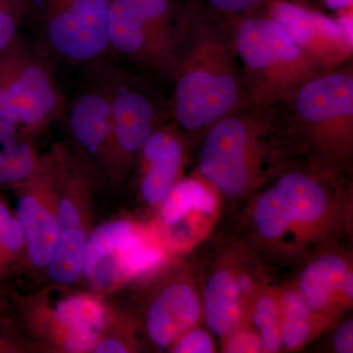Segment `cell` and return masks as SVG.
Masks as SVG:
<instances>
[{
    "mask_svg": "<svg viewBox=\"0 0 353 353\" xmlns=\"http://www.w3.org/2000/svg\"><path fill=\"white\" fill-rule=\"evenodd\" d=\"M14 215L9 210L8 206L6 205V202L0 199V239L2 234L6 231L11 220L13 219Z\"/></svg>",
    "mask_w": 353,
    "mask_h": 353,
    "instance_id": "obj_30",
    "label": "cell"
},
{
    "mask_svg": "<svg viewBox=\"0 0 353 353\" xmlns=\"http://www.w3.org/2000/svg\"><path fill=\"white\" fill-rule=\"evenodd\" d=\"M248 209L250 236L257 248L275 259H296L310 252L303 234L269 183L252 196Z\"/></svg>",
    "mask_w": 353,
    "mask_h": 353,
    "instance_id": "obj_16",
    "label": "cell"
},
{
    "mask_svg": "<svg viewBox=\"0 0 353 353\" xmlns=\"http://www.w3.org/2000/svg\"><path fill=\"white\" fill-rule=\"evenodd\" d=\"M284 106L288 113L283 124L294 154L345 173L353 155L352 67L323 70Z\"/></svg>",
    "mask_w": 353,
    "mask_h": 353,
    "instance_id": "obj_3",
    "label": "cell"
},
{
    "mask_svg": "<svg viewBox=\"0 0 353 353\" xmlns=\"http://www.w3.org/2000/svg\"><path fill=\"white\" fill-rule=\"evenodd\" d=\"M34 137L0 120V185H19L31 178L39 157Z\"/></svg>",
    "mask_w": 353,
    "mask_h": 353,
    "instance_id": "obj_20",
    "label": "cell"
},
{
    "mask_svg": "<svg viewBox=\"0 0 353 353\" xmlns=\"http://www.w3.org/2000/svg\"><path fill=\"white\" fill-rule=\"evenodd\" d=\"M27 8L28 0H0V55L19 36Z\"/></svg>",
    "mask_w": 353,
    "mask_h": 353,
    "instance_id": "obj_24",
    "label": "cell"
},
{
    "mask_svg": "<svg viewBox=\"0 0 353 353\" xmlns=\"http://www.w3.org/2000/svg\"><path fill=\"white\" fill-rule=\"evenodd\" d=\"M250 104L284 106L306 81L323 71L268 15L229 20Z\"/></svg>",
    "mask_w": 353,
    "mask_h": 353,
    "instance_id": "obj_4",
    "label": "cell"
},
{
    "mask_svg": "<svg viewBox=\"0 0 353 353\" xmlns=\"http://www.w3.org/2000/svg\"><path fill=\"white\" fill-rule=\"evenodd\" d=\"M219 204L218 192L201 176L180 179L158 206L167 240L179 248L201 240L216 220Z\"/></svg>",
    "mask_w": 353,
    "mask_h": 353,
    "instance_id": "obj_13",
    "label": "cell"
},
{
    "mask_svg": "<svg viewBox=\"0 0 353 353\" xmlns=\"http://www.w3.org/2000/svg\"><path fill=\"white\" fill-rule=\"evenodd\" d=\"M333 350L336 353L353 352V320L347 319L341 323L334 331Z\"/></svg>",
    "mask_w": 353,
    "mask_h": 353,
    "instance_id": "obj_28",
    "label": "cell"
},
{
    "mask_svg": "<svg viewBox=\"0 0 353 353\" xmlns=\"http://www.w3.org/2000/svg\"><path fill=\"white\" fill-rule=\"evenodd\" d=\"M345 173L292 160L270 183L311 248H327L352 232Z\"/></svg>",
    "mask_w": 353,
    "mask_h": 353,
    "instance_id": "obj_7",
    "label": "cell"
},
{
    "mask_svg": "<svg viewBox=\"0 0 353 353\" xmlns=\"http://www.w3.org/2000/svg\"><path fill=\"white\" fill-rule=\"evenodd\" d=\"M175 353H213L217 352L212 334L199 325L181 334L170 347Z\"/></svg>",
    "mask_w": 353,
    "mask_h": 353,
    "instance_id": "obj_26",
    "label": "cell"
},
{
    "mask_svg": "<svg viewBox=\"0 0 353 353\" xmlns=\"http://www.w3.org/2000/svg\"><path fill=\"white\" fill-rule=\"evenodd\" d=\"M252 322L253 329L259 334L265 353L282 350L280 331V299L279 288H260L253 296L246 323Z\"/></svg>",
    "mask_w": 353,
    "mask_h": 353,
    "instance_id": "obj_22",
    "label": "cell"
},
{
    "mask_svg": "<svg viewBox=\"0 0 353 353\" xmlns=\"http://www.w3.org/2000/svg\"><path fill=\"white\" fill-rule=\"evenodd\" d=\"M282 26L320 68L334 69L352 57V17L333 20L290 2H274L267 14Z\"/></svg>",
    "mask_w": 353,
    "mask_h": 353,
    "instance_id": "obj_11",
    "label": "cell"
},
{
    "mask_svg": "<svg viewBox=\"0 0 353 353\" xmlns=\"http://www.w3.org/2000/svg\"><path fill=\"white\" fill-rule=\"evenodd\" d=\"M279 299L282 350H301L325 330L294 285L279 289Z\"/></svg>",
    "mask_w": 353,
    "mask_h": 353,
    "instance_id": "obj_21",
    "label": "cell"
},
{
    "mask_svg": "<svg viewBox=\"0 0 353 353\" xmlns=\"http://www.w3.org/2000/svg\"><path fill=\"white\" fill-rule=\"evenodd\" d=\"M204 10L222 18L231 20L255 13L257 9L272 0H202Z\"/></svg>",
    "mask_w": 353,
    "mask_h": 353,
    "instance_id": "obj_25",
    "label": "cell"
},
{
    "mask_svg": "<svg viewBox=\"0 0 353 353\" xmlns=\"http://www.w3.org/2000/svg\"><path fill=\"white\" fill-rule=\"evenodd\" d=\"M55 63L18 36L0 55V120L29 136L61 120L65 99Z\"/></svg>",
    "mask_w": 353,
    "mask_h": 353,
    "instance_id": "obj_8",
    "label": "cell"
},
{
    "mask_svg": "<svg viewBox=\"0 0 353 353\" xmlns=\"http://www.w3.org/2000/svg\"><path fill=\"white\" fill-rule=\"evenodd\" d=\"M83 69L94 77L108 97L119 178L138 159L152 132L165 124L169 105L145 78L111 59Z\"/></svg>",
    "mask_w": 353,
    "mask_h": 353,
    "instance_id": "obj_9",
    "label": "cell"
},
{
    "mask_svg": "<svg viewBox=\"0 0 353 353\" xmlns=\"http://www.w3.org/2000/svg\"><path fill=\"white\" fill-rule=\"evenodd\" d=\"M169 104L171 122L185 136L202 134L225 116L252 105L229 20L192 6Z\"/></svg>",
    "mask_w": 353,
    "mask_h": 353,
    "instance_id": "obj_1",
    "label": "cell"
},
{
    "mask_svg": "<svg viewBox=\"0 0 353 353\" xmlns=\"http://www.w3.org/2000/svg\"><path fill=\"white\" fill-rule=\"evenodd\" d=\"M112 0H28L34 48L51 61L85 67L111 59Z\"/></svg>",
    "mask_w": 353,
    "mask_h": 353,
    "instance_id": "obj_6",
    "label": "cell"
},
{
    "mask_svg": "<svg viewBox=\"0 0 353 353\" xmlns=\"http://www.w3.org/2000/svg\"><path fill=\"white\" fill-rule=\"evenodd\" d=\"M202 320L201 289L189 276L174 279L158 290L148 304L146 334L157 347L170 348L181 334Z\"/></svg>",
    "mask_w": 353,
    "mask_h": 353,
    "instance_id": "obj_14",
    "label": "cell"
},
{
    "mask_svg": "<svg viewBox=\"0 0 353 353\" xmlns=\"http://www.w3.org/2000/svg\"><path fill=\"white\" fill-rule=\"evenodd\" d=\"M53 324L67 352H92L108 321L103 303L90 294H73L58 301L52 309Z\"/></svg>",
    "mask_w": 353,
    "mask_h": 353,
    "instance_id": "obj_18",
    "label": "cell"
},
{
    "mask_svg": "<svg viewBox=\"0 0 353 353\" xmlns=\"http://www.w3.org/2000/svg\"><path fill=\"white\" fill-rule=\"evenodd\" d=\"M85 82L67 102L61 120L85 170L118 178L108 97L94 77L85 69Z\"/></svg>",
    "mask_w": 353,
    "mask_h": 353,
    "instance_id": "obj_10",
    "label": "cell"
},
{
    "mask_svg": "<svg viewBox=\"0 0 353 353\" xmlns=\"http://www.w3.org/2000/svg\"><path fill=\"white\" fill-rule=\"evenodd\" d=\"M278 108L245 106L202 134L197 172L230 201L254 196L294 160Z\"/></svg>",
    "mask_w": 353,
    "mask_h": 353,
    "instance_id": "obj_2",
    "label": "cell"
},
{
    "mask_svg": "<svg viewBox=\"0 0 353 353\" xmlns=\"http://www.w3.org/2000/svg\"><path fill=\"white\" fill-rule=\"evenodd\" d=\"M185 134L165 123L152 132L139 152V192L148 205L159 206L183 173Z\"/></svg>",
    "mask_w": 353,
    "mask_h": 353,
    "instance_id": "obj_15",
    "label": "cell"
},
{
    "mask_svg": "<svg viewBox=\"0 0 353 353\" xmlns=\"http://www.w3.org/2000/svg\"><path fill=\"white\" fill-rule=\"evenodd\" d=\"M126 341L118 336H101L92 350L95 353H127L130 352Z\"/></svg>",
    "mask_w": 353,
    "mask_h": 353,
    "instance_id": "obj_29",
    "label": "cell"
},
{
    "mask_svg": "<svg viewBox=\"0 0 353 353\" xmlns=\"http://www.w3.org/2000/svg\"><path fill=\"white\" fill-rule=\"evenodd\" d=\"M121 282L145 277L165 263L167 252L161 243L146 236L137 245L116 253Z\"/></svg>",
    "mask_w": 353,
    "mask_h": 353,
    "instance_id": "obj_23",
    "label": "cell"
},
{
    "mask_svg": "<svg viewBox=\"0 0 353 353\" xmlns=\"http://www.w3.org/2000/svg\"><path fill=\"white\" fill-rule=\"evenodd\" d=\"M75 159L71 155L65 175V194L59 196L57 213V243L46 270L51 281L57 285H70L82 276L83 252L88 234L80 206L74 201Z\"/></svg>",
    "mask_w": 353,
    "mask_h": 353,
    "instance_id": "obj_17",
    "label": "cell"
},
{
    "mask_svg": "<svg viewBox=\"0 0 353 353\" xmlns=\"http://www.w3.org/2000/svg\"><path fill=\"white\" fill-rule=\"evenodd\" d=\"M202 316L211 333L224 341L234 330L246 323L236 266L224 262L216 266L201 292Z\"/></svg>",
    "mask_w": 353,
    "mask_h": 353,
    "instance_id": "obj_19",
    "label": "cell"
},
{
    "mask_svg": "<svg viewBox=\"0 0 353 353\" xmlns=\"http://www.w3.org/2000/svg\"><path fill=\"white\" fill-rule=\"evenodd\" d=\"M223 352L232 353L263 352L259 334L250 325H241L223 341Z\"/></svg>",
    "mask_w": 353,
    "mask_h": 353,
    "instance_id": "obj_27",
    "label": "cell"
},
{
    "mask_svg": "<svg viewBox=\"0 0 353 353\" xmlns=\"http://www.w3.org/2000/svg\"><path fill=\"white\" fill-rule=\"evenodd\" d=\"M192 7L179 0H112V54L172 81Z\"/></svg>",
    "mask_w": 353,
    "mask_h": 353,
    "instance_id": "obj_5",
    "label": "cell"
},
{
    "mask_svg": "<svg viewBox=\"0 0 353 353\" xmlns=\"http://www.w3.org/2000/svg\"><path fill=\"white\" fill-rule=\"evenodd\" d=\"M332 246L311 257L294 284L325 329L353 301L352 255Z\"/></svg>",
    "mask_w": 353,
    "mask_h": 353,
    "instance_id": "obj_12",
    "label": "cell"
}]
</instances>
